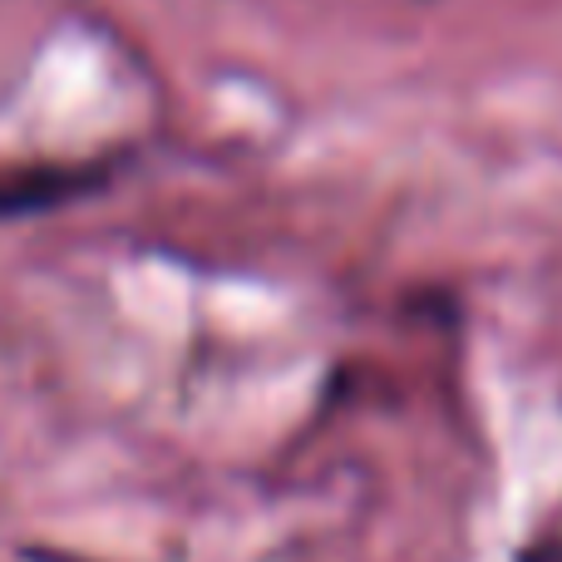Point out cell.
I'll use <instances>...</instances> for the list:
<instances>
[{"label": "cell", "instance_id": "6da1fadb", "mask_svg": "<svg viewBox=\"0 0 562 562\" xmlns=\"http://www.w3.org/2000/svg\"><path fill=\"white\" fill-rule=\"evenodd\" d=\"M104 183V168H20V173H0V217H25L45 213V207L75 203V198L94 193Z\"/></svg>", "mask_w": 562, "mask_h": 562}]
</instances>
